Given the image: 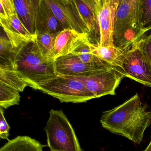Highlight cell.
Listing matches in <instances>:
<instances>
[{"mask_svg":"<svg viewBox=\"0 0 151 151\" xmlns=\"http://www.w3.org/2000/svg\"><path fill=\"white\" fill-rule=\"evenodd\" d=\"M0 23L11 45L15 49L27 42L35 41L36 37L27 29L17 14L5 19L0 18Z\"/></svg>","mask_w":151,"mask_h":151,"instance_id":"7c38bea8","label":"cell"},{"mask_svg":"<svg viewBox=\"0 0 151 151\" xmlns=\"http://www.w3.org/2000/svg\"><path fill=\"white\" fill-rule=\"evenodd\" d=\"M142 14V0H119L114 21V46L126 52L144 37L146 32Z\"/></svg>","mask_w":151,"mask_h":151,"instance_id":"3957f363","label":"cell"},{"mask_svg":"<svg viewBox=\"0 0 151 151\" xmlns=\"http://www.w3.org/2000/svg\"><path fill=\"white\" fill-rule=\"evenodd\" d=\"M13 65L18 76L35 90L57 76L55 61L44 57L34 41L17 49Z\"/></svg>","mask_w":151,"mask_h":151,"instance_id":"7a4b0ae2","label":"cell"},{"mask_svg":"<svg viewBox=\"0 0 151 151\" xmlns=\"http://www.w3.org/2000/svg\"><path fill=\"white\" fill-rule=\"evenodd\" d=\"M78 77L95 98H99L106 95H116V88L125 77L117 69L109 67L91 76Z\"/></svg>","mask_w":151,"mask_h":151,"instance_id":"52a82bcc","label":"cell"},{"mask_svg":"<svg viewBox=\"0 0 151 151\" xmlns=\"http://www.w3.org/2000/svg\"><path fill=\"white\" fill-rule=\"evenodd\" d=\"M88 33H79L74 30L64 29L58 34L55 44L54 60L59 57L71 53L72 50Z\"/></svg>","mask_w":151,"mask_h":151,"instance_id":"9a60e30c","label":"cell"},{"mask_svg":"<svg viewBox=\"0 0 151 151\" xmlns=\"http://www.w3.org/2000/svg\"><path fill=\"white\" fill-rule=\"evenodd\" d=\"M45 1L64 29H70L81 34H88V30L74 0H45Z\"/></svg>","mask_w":151,"mask_h":151,"instance_id":"ba28073f","label":"cell"},{"mask_svg":"<svg viewBox=\"0 0 151 151\" xmlns=\"http://www.w3.org/2000/svg\"><path fill=\"white\" fill-rule=\"evenodd\" d=\"M142 151H151V140H150L148 145L146 147L145 149H144V150H143Z\"/></svg>","mask_w":151,"mask_h":151,"instance_id":"4316f807","label":"cell"},{"mask_svg":"<svg viewBox=\"0 0 151 151\" xmlns=\"http://www.w3.org/2000/svg\"><path fill=\"white\" fill-rule=\"evenodd\" d=\"M10 127L7 122L4 116V109L0 107V138L9 140V131Z\"/></svg>","mask_w":151,"mask_h":151,"instance_id":"484cf974","label":"cell"},{"mask_svg":"<svg viewBox=\"0 0 151 151\" xmlns=\"http://www.w3.org/2000/svg\"><path fill=\"white\" fill-rule=\"evenodd\" d=\"M118 70L125 77L151 88V64L136 43L124 53Z\"/></svg>","mask_w":151,"mask_h":151,"instance_id":"8992f818","label":"cell"},{"mask_svg":"<svg viewBox=\"0 0 151 151\" xmlns=\"http://www.w3.org/2000/svg\"><path fill=\"white\" fill-rule=\"evenodd\" d=\"M36 27L37 33H60L64 30L45 0H40Z\"/></svg>","mask_w":151,"mask_h":151,"instance_id":"5bb4252c","label":"cell"},{"mask_svg":"<svg viewBox=\"0 0 151 151\" xmlns=\"http://www.w3.org/2000/svg\"><path fill=\"white\" fill-rule=\"evenodd\" d=\"M93 53L103 62L118 70L124 52L114 46L92 45Z\"/></svg>","mask_w":151,"mask_h":151,"instance_id":"e0dca14e","label":"cell"},{"mask_svg":"<svg viewBox=\"0 0 151 151\" xmlns=\"http://www.w3.org/2000/svg\"><path fill=\"white\" fill-rule=\"evenodd\" d=\"M0 82L20 92L23 91L28 84L18 76L14 65H0Z\"/></svg>","mask_w":151,"mask_h":151,"instance_id":"d6986e66","label":"cell"},{"mask_svg":"<svg viewBox=\"0 0 151 151\" xmlns=\"http://www.w3.org/2000/svg\"><path fill=\"white\" fill-rule=\"evenodd\" d=\"M92 45L89 36H86L73 49L71 53L76 55L85 63L109 65L93 55Z\"/></svg>","mask_w":151,"mask_h":151,"instance_id":"ac0fdd59","label":"cell"},{"mask_svg":"<svg viewBox=\"0 0 151 151\" xmlns=\"http://www.w3.org/2000/svg\"><path fill=\"white\" fill-rule=\"evenodd\" d=\"M38 90L61 102L83 103L95 99L78 77L58 75L40 86Z\"/></svg>","mask_w":151,"mask_h":151,"instance_id":"5b68a950","label":"cell"},{"mask_svg":"<svg viewBox=\"0 0 151 151\" xmlns=\"http://www.w3.org/2000/svg\"><path fill=\"white\" fill-rule=\"evenodd\" d=\"M21 101L20 92L0 82V107L7 109L18 105Z\"/></svg>","mask_w":151,"mask_h":151,"instance_id":"44dd1931","label":"cell"},{"mask_svg":"<svg viewBox=\"0 0 151 151\" xmlns=\"http://www.w3.org/2000/svg\"><path fill=\"white\" fill-rule=\"evenodd\" d=\"M142 24L146 32L151 30V0H142Z\"/></svg>","mask_w":151,"mask_h":151,"instance_id":"603a6c76","label":"cell"},{"mask_svg":"<svg viewBox=\"0 0 151 151\" xmlns=\"http://www.w3.org/2000/svg\"><path fill=\"white\" fill-rule=\"evenodd\" d=\"M74 2L88 30L91 43L94 45L99 46L100 34L97 0H74Z\"/></svg>","mask_w":151,"mask_h":151,"instance_id":"8fae6325","label":"cell"},{"mask_svg":"<svg viewBox=\"0 0 151 151\" xmlns=\"http://www.w3.org/2000/svg\"><path fill=\"white\" fill-rule=\"evenodd\" d=\"M100 122L110 132L139 145L145 130L151 125V110L137 93L121 105L103 112Z\"/></svg>","mask_w":151,"mask_h":151,"instance_id":"6da1fadb","label":"cell"},{"mask_svg":"<svg viewBox=\"0 0 151 151\" xmlns=\"http://www.w3.org/2000/svg\"><path fill=\"white\" fill-rule=\"evenodd\" d=\"M118 3L119 0H97L100 46H114V21Z\"/></svg>","mask_w":151,"mask_h":151,"instance_id":"9c48e42d","label":"cell"},{"mask_svg":"<svg viewBox=\"0 0 151 151\" xmlns=\"http://www.w3.org/2000/svg\"><path fill=\"white\" fill-rule=\"evenodd\" d=\"M40 0H15V8L24 25L33 36L37 35V16Z\"/></svg>","mask_w":151,"mask_h":151,"instance_id":"4fadbf2b","label":"cell"},{"mask_svg":"<svg viewBox=\"0 0 151 151\" xmlns=\"http://www.w3.org/2000/svg\"><path fill=\"white\" fill-rule=\"evenodd\" d=\"M45 145L29 136H19L9 140L0 151H43Z\"/></svg>","mask_w":151,"mask_h":151,"instance_id":"2e32d148","label":"cell"},{"mask_svg":"<svg viewBox=\"0 0 151 151\" xmlns=\"http://www.w3.org/2000/svg\"><path fill=\"white\" fill-rule=\"evenodd\" d=\"M146 59L151 64V32L136 43Z\"/></svg>","mask_w":151,"mask_h":151,"instance_id":"d4e9b609","label":"cell"},{"mask_svg":"<svg viewBox=\"0 0 151 151\" xmlns=\"http://www.w3.org/2000/svg\"><path fill=\"white\" fill-rule=\"evenodd\" d=\"M54 61L57 74L71 76H87L101 70L112 67L109 65L85 63L76 55L71 53L59 57Z\"/></svg>","mask_w":151,"mask_h":151,"instance_id":"30bf717a","label":"cell"},{"mask_svg":"<svg viewBox=\"0 0 151 151\" xmlns=\"http://www.w3.org/2000/svg\"><path fill=\"white\" fill-rule=\"evenodd\" d=\"M59 33L42 32L37 33L34 41L42 55L46 59L54 60L55 44Z\"/></svg>","mask_w":151,"mask_h":151,"instance_id":"ffe728a7","label":"cell"},{"mask_svg":"<svg viewBox=\"0 0 151 151\" xmlns=\"http://www.w3.org/2000/svg\"><path fill=\"white\" fill-rule=\"evenodd\" d=\"M16 54L17 49L13 47L7 37L1 36L0 65H14Z\"/></svg>","mask_w":151,"mask_h":151,"instance_id":"7402d4cb","label":"cell"},{"mask_svg":"<svg viewBox=\"0 0 151 151\" xmlns=\"http://www.w3.org/2000/svg\"><path fill=\"white\" fill-rule=\"evenodd\" d=\"M0 18L5 19L17 14L14 0H0Z\"/></svg>","mask_w":151,"mask_h":151,"instance_id":"cb8c5ba5","label":"cell"},{"mask_svg":"<svg viewBox=\"0 0 151 151\" xmlns=\"http://www.w3.org/2000/svg\"><path fill=\"white\" fill-rule=\"evenodd\" d=\"M45 128L51 151H84L70 122L62 110L51 109Z\"/></svg>","mask_w":151,"mask_h":151,"instance_id":"277c9868","label":"cell"}]
</instances>
